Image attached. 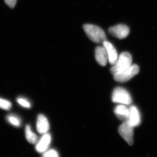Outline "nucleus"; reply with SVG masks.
Here are the masks:
<instances>
[{
	"mask_svg": "<svg viewBox=\"0 0 157 157\" xmlns=\"http://www.w3.org/2000/svg\"><path fill=\"white\" fill-rule=\"evenodd\" d=\"M7 120L10 124L14 126L18 127L21 126V122L19 118L14 115H9L8 116Z\"/></svg>",
	"mask_w": 157,
	"mask_h": 157,
	"instance_id": "4468645a",
	"label": "nucleus"
},
{
	"mask_svg": "<svg viewBox=\"0 0 157 157\" xmlns=\"http://www.w3.org/2000/svg\"><path fill=\"white\" fill-rule=\"evenodd\" d=\"M132 58L130 53L123 52L118 56L117 61L110 69L111 73L114 75L124 71L132 65Z\"/></svg>",
	"mask_w": 157,
	"mask_h": 157,
	"instance_id": "f03ea898",
	"label": "nucleus"
},
{
	"mask_svg": "<svg viewBox=\"0 0 157 157\" xmlns=\"http://www.w3.org/2000/svg\"><path fill=\"white\" fill-rule=\"evenodd\" d=\"M6 4L11 8H14L16 5L17 0H4Z\"/></svg>",
	"mask_w": 157,
	"mask_h": 157,
	"instance_id": "a211bd4d",
	"label": "nucleus"
},
{
	"mask_svg": "<svg viewBox=\"0 0 157 157\" xmlns=\"http://www.w3.org/2000/svg\"><path fill=\"white\" fill-rule=\"evenodd\" d=\"M51 142V136L48 133L43 134L36 145V150L39 153H43L46 151Z\"/></svg>",
	"mask_w": 157,
	"mask_h": 157,
	"instance_id": "1a4fd4ad",
	"label": "nucleus"
},
{
	"mask_svg": "<svg viewBox=\"0 0 157 157\" xmlns=\"http://www.w3.org/2000/svg\"><path fill=\"white\" fill-rule=\"evenodd\" d=\"M42 156L44 157H58L59 156L56 150H50L44 152Z\"/></svg>",
	"mask_w": 157,
	"mask_h": 157,
	"instance_id": "dca6fc26",
	"label": "nucleus"
},
{
	"mask_svg": "<svg viewBox=\"0 0 157 157\" xmlns=\"http://www.w3.org/2000/svg\"><path fill=\"white\" fill-rule=\"evenodd\" d=\"M134 128L127 121L119 127V134L130 145L133 144Z\"/></svg>",
	"mask_w": 157,
	"mask_h": 157,
	"instance_id": "39448f33",
	"label": "nucleus"
},
{
	"mask_svg": "<svg viewBox=\"0 0 157 157\" xmlns=\"http://www.w3.org/2000/svg\"><path fill=\"white\" fill-rule=\"evenodd\" d=\"M83 29L88 38L95 43H103L106 40L105 32L98 26L86 24L83 25Z\"/></svg>",
	"mask_w": 157,
	"mask_h": 157,
	"instance_id": "f257e3e1",
	"label": "nucleus"
},
{
	"mask_svg": "<svg viewBox=\"0 0 157 157\" xmlns=\"http://www.w3.org/2000/svg\"><path fill=\"white\" fill-rule=\"evenodd\" d=\"M127 121L134 127H137L140 124V114L136 107L131 106L129 107V116Z\"/></svg>",
	"mask_w": 157,
	"mask_h": 157,
	"instance_id": "0eeeda50",
	"label": "nucleus"
},
{
	"mask_svg": "<svg viewBox=\"0 0 157 157\" xmlns=\"http://www.w3.org/2000/svg\"><path fill=\"white\" fill-rule=\"evenodd\" d=\"M114 113L119 120L126 121L129 116V108L124 104L117 105L114 109Z\"/></svg>",
	"mask_w": 157,
	"mask_h": 157,
	"instance_id": "f8f14e48",
	"label": "nucleus"
},
{
	"mask_svg": "<svg viewBox=\"0 0 157 157\" xmlns=\"http://www.w3.org/2000/svg\"><path fill=\"white\" fill-rule=\"evenodd\" d=\"M109 33L113 37L123 39L129 35L130 29L129 27L125 25H118L110 28Z\"/></svg>",
	"mask_w": 157,
	"mask_h": 157,
	"instance_id": "423d86ee",
	"label": "nucleus"
},
{
	"mask_svg": "<svg viewBox=\"0 0 157 157\" xmlns=\"http://www.w3.org/2000/svg\"><path fill=\"white\" fill-rule=\"evenodd\" d=\"M26 137L27 141L31 144H35L38 142L37 137L33 132L30 125H27L25 128Z\"/></svg>",
	"mask_w": 157,
	"mask_h": 157,
	"instance_id": "ddd939ff",
	"label": "nucleus"
},
{
	"mask_svg": "<svg viewBox=\"0 0 157 157\" xmlns=\"http://www.w3.org/2000/svg\"><path fill=\"white\" fill-rule=\"evenodd\" d=\"M103 46L105 48L108 56V61L112 65H113L117 61L118 54L115 48L110 42L105 40L103 42Z\"/></svg>",
	"mask_w": 157,
	"mask_h": 157,
	"instance_id": "9d476101",
	"label": "nucleus"
},
{
	"mask_svg": "<svg viewBox=\"0 0 157 157\" xmlns=\"http://www.w3.org/2000/svg\"><path fill=\"white\" fill-rule=\"evenodd\" d=\"M17 102L19 103L21 106L26 107V108H30L31 104L29 102L27 101V100L25 99L24 98H18L17 99Z\"/></svg>",
	"mask_w": 157,
	"mask_h": 157,
	"instance_id": "f3484780",
	"label": "nucleus"
},
{
	"mask_svg": "<svg viewBox=\"0 0 157 157\" xmlns=\"http://www.w3.org/2000/svg\"><path fill=\"white\" fill-rule=\"evenodd\" d=\"M36 129L39 133H47L50 129V124L47 118L43 114H39L37 117Z\"/></svg>",
	"mask_w": 157,
	"mask_h": 157,
	"instance_id": "9b49d317",
	"label": "nucleus"
},
{
	"mask_svg": "<svg viewBox=\"0 0 157 157\" xmlns=\"http://www.w3.org/2000/svg\"><path fill=\"white\" fill-rule=\"evenodd\" d=\"M139 71V68L137 65H132L130 67L121 72L114 75V80L119 82H125L136 75Z\"/></svg>",
	"mask_w": 157,
	"mask_h": 157,
	"instance_id": "20e7f679",
	"label": "nucleus"
},
{
	"mask_svg": "<svg viewBox=\"0 0 157 157\" xmlns=\"http://www.w3.org/2000/svg\"><path fill=\"white\" fill-rule=\"evenodd\" d=\"M11 107L12 104L10 101L0 98V108L8 110L10 109Z\"/></svg>",
	"mask_w": 157,
	"mask_h": 157,
	"instance_id": "2eb2a0df",
	"label": "nucleus"
},
{
	"mask_svg": "<svg viewBox=\"0 0 157 157\" xmlns=\"http://www.w3.org/2000/svg\"><path fill=\"white\" fill-rule=\"evenodd\" d=\"M95 59L98 64L102 66H105L108 61V56L105 48L103 46H98L95 52Z\"/></svg>",
	"mask_w": 157,
	"mask_h": 157,
	"instance_id": "6e6552de",
	"label": "nucleus"
},
{
	"mask_svg": "<svg viewBox=\"0 0 157 157\" xmlns=\"http://www.w3.org/2000/svg\"><path fill=\"white\" fill-rule=\"evenodd\" d=\"M112 100L113 102L124 105H129L132 102V98L129 92L121 87L114 89L112 95Z\"/></svg>",
	"mask_w": 157,
	"mask_h": 157,
	"instance_id": "7ed1b4c3",
	"label": "nucleus"
}]
</instances>
